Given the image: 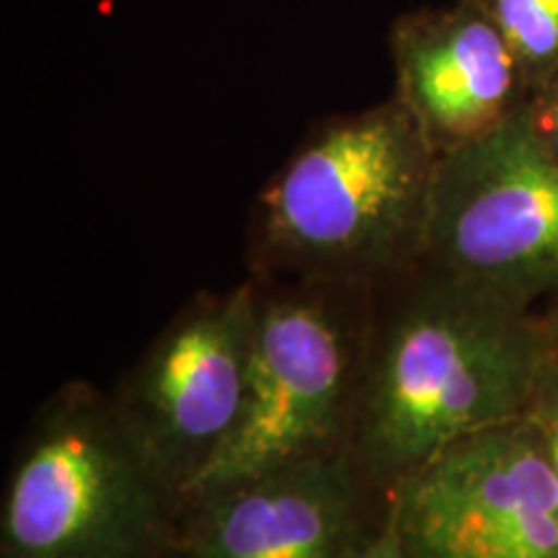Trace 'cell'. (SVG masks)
Here are the masks:
<instances>
[{
  "mask_svg": "<svg viewBox=\"0 0 558 558\" xmlns=\"http://www.w3.org/2000/svg\"><path fill=\"white\" fill-rule=\"evenodd\" d=\"M259 292L199 298L145 354L120 403L140 442L184 499L239 422Z\"/></svg>",
  "mask_w": 558,
  "mask_h": 558,
  "instance_id": "obj_7",
  "label": "cell"
},
{
  "mask_svg": "<svg viewBox=\"0 0 558 558\" xmlns=\"http://www.w3.org/2000/svg\"><path fill=\"white\" fill-rule=\"evenodd\" d=\"M437 158L396 94L320 122L256 199L262 256L344 288L422 262Z\"/></svg>",
  "mask_w": 558,
  "mask_h": 558,
  "instance_id": "obj_2",
  "label": "cell"
},
{
  "mask_svg": "<svg viewBox=\"0 0 558 558\" xmlns=\"http://www.w3.org/2000/svg\"><path fill=\"white\" fill-rule=\"evenodd\" d=\"M533 416L538 418V424L543 427V435L548 439L550 456H554V465L558 473V365L550 373V378L543 388L538 403H535Z\"/></svg>",
  "mask_w": 558,
  "mask_h": 558,
  "instance_id": "obj_13",
  "label": "cell"
},
{
  "mask_svg": "<svg viewBox=\"0 0 558 558\" xmlns=\"http://www.w3.org/2000/svg\"><path fill=\"white\" fill-rule=\"evenodd\" d=\"M354 558H411L407 543H403L399 522H396L393 507H388L383 525L367 535Z\"/></svg>",
  "mask_w": 558,
  "mask_h": 558,
  "instance_id": "obj_12",
  "label": "cell"
},
{
  "mask_svg": "<svg viewBox=\"0 0 558 558\" xmlns=\"http://www.w3.org/2000/svg\"><path fill=\"white\" fill-rule=\"evenodd\" d=\"M556 365L533 308L432 271L367 352L354 463L396 486L458 439L527 416Z\"/></svg>",
  "mask_w": 558,
  "mask_h": 558,
  "instance_id": "obj_1",
  "label": "cell"
},
{
  "mask_svg": "<svg viewBox=\"0 0 558 558\" xmlns=\"http://www.w3.org/2000/svg\"><path fill=\"white\" fill-rule=\"evenodd\" d=\"M341 288L305 282L303 290L259 295L239 422L184 501L197 505L241 481L349 448L362 339Z\"/></svg>",
  "mask_w": 558,
  "mask_h": 558,
  "instance_id": "obj_4",
  "label": "cell"
},
{
  "mask_svg": "<svg viewBox=\"0 0 558 558\" xmlns=\"http://www.w3.org/2000/svg\"><path fill=\"white\" fill-rule=\"evenodd\" d=\"M177 499L120 403L68 388L13 463L0 558H153Z\"/></svg>",
  "mask_w": 558,
  "mask_h": 558,
  "instance_id": "obj_3",
  "label": "cell"
},
{
  "mask_svg": "<svg viewBox=\"0 0 558 558\" xmlns=\"http://www.w3.org/2000/svg\"><path fill=\"white\" fill-rule=\"evenodd\" d=\"M388 50L396 96L437 156L499 128L530 96L518 54L481 0L401 13L390 24Z\"/></svg>",
  "mask_w": 558,
  "mask_h": 558,
  "instance_id": "obj_8",
  "label": "cell"
},
{
  "mask_svg": "<svg viewBox=\"0 0 558 558\" xmlns=\"http://www.w3.org/2000/svg\"><path fill=\"white\" fill-rule=\"evenodd\" d=\"M543 320H546V329H548V337H550V347H554V354H556V362H558V295H556L554 308H550L548 316H543Z\"/></svg>",
  "mask_w": 558,
  "mask_h": 558,
  "instance_id": "obj_14",
  "label": "cell"
},
{
  "mask_svg": "<svg viewBox=\"0 0 558 558\" xmlns=\"http://www.w3.org/2000/svg\"><path fill=\"white\" fill-rule=\"evenodd\" d=\"M390 507L411 558H558V473L533 411L437 452Z\"/></svg>",
  "mask_w": 558,
  "mask_h": 558,
  "instance_id": "obj_6",
  "label": "cell"
},
{
  "mask_svg": "<svg viewBox=\"0 0 558 558\" xmlns=\"http://www.w3.org/2000/svg\"><path fill=\"white\" fill-rule=\"evenodd\" d=\"M525 117L546 150L558 160V68L527 96Z\"/></svg>",
  "mask_w": 558,
  "mask_h": 558,
  "instance_id": "obj_11",
  "label": "cell"
},
{
  "mask_svg": "<svg viewBox=\"0 0 558 558\" xmlns=\"http://www.w3.org/2000/svg\"><path fill=\"white\" fill-rule=\"evenodd\" d=\"M518 54L533 94L558 68V0H481Z\"/></svg>",
  "mask_w": 558,
  "mask_h": 558,
  "instance_id": "obj_10",
  "label": "cell"
},
{
  "mask_svg": "<svg viewBox=\"0 0 558 558\" xmlns=\"http://www.w3.org/2000/svg\"><path fill=\"white\" fill-rule=\"evenodd\" d=\"M357 481L344 448L209 494L190 558H354L367 538Z\"/></svg>",
  "mask_w": 558,
  "mask_h": 558,
  "instance_id": "obj_9",
  "label": "cell"
},
{
  "mask_svg": "<svg viewBox=\"0 0 558 558\" xmlns=\"http://www.w3.org/2000/svg\"><path fill=\"white\" fill-rule=\"evenodd\" d=\"M422 264L525 308L558 295V160L525 107L439 153Z\"/></svg>",
  "mask_w": 558,
  "mask_h": 558,
  "instance_id": "obj_5",
  "label": "cell"
}]
</instances>
